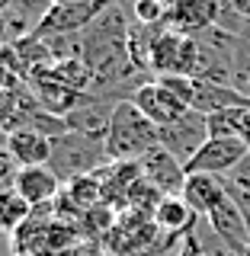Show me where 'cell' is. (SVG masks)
<instances>
[{
  "mask_svg": "<svg viewBox=\"0 0 250 256\" xmlns=\"http://www.w3.org/2000/svg\"><path fill=\"white\" fill-rule=\"evenodd\" d=\"M224 182H228V192L237 198L240 205L250 212V150L244 154V160L231 170L228 176H224Z\"/></svg>",
  "mask_w": 250,
  "mask_h": 256,
  "instance_id": "20",
  "label": "cell"
},
{
  "mask_svg": "<svg viewBox=\"0 0 250 256\" xmlns=\"http://www.w3.org/2000/svg\"><path fill=\"white\" fill-rule=\"evenodd\" d=\"M221 20V0H176L167 10V29L183 36H205Z\"/></svg>",
  "mask_w": 250,
  "mask_h": 256,
  "instance_id": "8",
  "label": "cell"
},
{
  "mask_svg": "<svg viewBox=\"0 0 250 256\" xmlns=\"http://www.w3.org/2000/svg\"><path fill=\"white\" fill-rule=\"evenodd\" d=\"M151 214H154V224L160 228V234L173 237V240H186V234L199 221V214L186 205L183 196H164Z\"/></svg>",
  "mask_w": 250,
  "mask_h": 256,
  "instance_id": "15",
  "label": "cell"
},
{
  "mask_svg": "<svg viewBox=\"0 0 250 256\" xmlns=\"http://www.w3.org/2000/svg\"><path fill=\"white\" fill-rule=\"evenodd\" d=\"M13 189L20 192L23 198L32 208H42V205H55L61 196V176L52 170V166H20L13 180Z\"/></svg>",
  "mask_w": 250,
  "mask_h": 256,
  "instance_id": "13",
  "label": "cell"
},
{
  "mask_svg": "<svg viewBox=\"0 0 250 256\" xmlns=\"http://www.w3.org/2000/svg\"><path fill=\"white\" fill-rule=\"evenodd\" d=\"M138 170H141V180L151 182L160 196H180V192H183L186 166H183L167 148H160V144L138 160Z\"/></svg>",
  "mask_w": 250,
  "mask_h": 256,
  "instance_id": "10",
  "label": "cell"
},
{
  "mask_svg": "<svg viewBox=\"0 0 250 256\" xmlns=\"http://www.w3.org/2000/svg\"><path fill=\"white\" fill-rule=\"evenodd\" d=\"M29 214H32V205H29L13 186L0 189V234L13 237L16 230H20L23 224L29 221Z\"/></svg>",
  "mask_w": 250,
  "mask_h": 256,
  "instance_id": "16",
  "label": "cell"
},
{
  "mask_svg": "<svg viewBox=\"0 0 250 256\" xmlns=\"http://www.w3.org/2000/svg\"><path fill=\"white\" fill-rule=\"evenodd\" d=\"M77 48V58H84V64L93 70V86L119 84L128 70H138L132 61V48H128V26L116 4L87 32H80Z\"/></svg>",
  "mask_w": 250,
  "mask_h": 256,
  "instance_id": "1",
  "label": "cell"
},
{
  "mask_svg": "<svg viewBox=\"0 0 250 256\" xmlns=\"http://www.w3.org/2000/svg\"><path fill=\"white\" fill-rule=\"evenodd\" d=\"M16 173H20V166H16V160L10 157V150H7V141H4V132H0V189L13 186Z\"/></svg>",
  "mask_w": 250,
  "mask_h": 256,
  "instance_id": "22",
  "label": "cell"
},
{
  "mask_svg": "<svg viewBox=\"0 0 250 256\" xmlns=\"http://www.w3.org/2000/svg\"><path fill=\"white\" fill-rule=\"evenodd\" d=\"M160 256H180V246H173V250H167V253H160Z\"/></svg>",
  "mask_w": 250,
  "mask_h": 256,
  "instance_id": "28",
  "label": "cell"
},
{
  "mask_svg": "<svg viewBox=\"0 0 250 256\" xmlns=\"http://www.w3.org/2000/svg\"><path fill=\"white\" fill-rule=\"evenodd\" d=\"M13 10V0H0V13H10Z\"/></svg>",
  "mask_w": 250,
  "mask_h": 256,
  "instance_id": "26",
  "label": "cell"
},
{
  "mask_svg": "<svg viewBox=\"0 0 250 256\" xmlns=\"http://www.w3.org/2000/svg\"><path fill=\"white\" fill-rule=\"evenodd\" d=\"M247 144L240 138H208L199 154L186 164V176L189 173H212V176H228L234 166L244 160Z\"/></svg>",
  "mask_w": 250,
  "mask_h": 256,
  "instance_id": "9",
  "label": "cell"
},
{
  "mask_svg": "<svg viewBox=\"0 0 250 256\" xmlns=\"http://www.w3.org/2000/svg\"><path fill=\"white\" fill-rule=\"evenodd\" d=\"M205 221H208V228L221 240H228L234 250H247L250 246V212L231 196V192L205 214Z\"/></svg>",
  "mask_w": 250,
  "mask_h": 256,
  "instance_id": "11",
  "label": "cell"
},
{
  "mask_svg": "<svg viewBox=\"0 0 250 256\" xmlns=\"http://www.w3.org/2000/svg\"><path fill=\"white\" fill-rule=\"evenodd\" d=\"M250 106H228L208 116V138H240V125H244Z\"/></svg>",
  "mask_w": 250,
  "mask_h": 256,
  "instance_id": "19",
  "label": "cell"
},
{
  "mask_svg": "<svg viewBox=\"0 0 250 256\" xmlns=\"http://www.w3.org/2000/svg\"><path fill=\"white\" fill-rule=\"evenodd\" d=\"M52 6H64V4H80V0H48Z\"/></svg>",
  "mask_w": 250,
  "mask_h": 256,
  "instance_id": "27",
  "label": "cell"
},
{
  "mask_svg": "<svg viewBox=\"0 0 250 256\" xmlns=\"http://www.w3.org/2000/svg\"><path fill=\"white\" fill-rule=\"evenodd\" d=\"M106 141L93 138L84 132H68L61 138H55V154H52V170L61 176V182H71L74 176L96 173L100 166H106Z\"/></svg>",
  "mask_w": 250,
  "mask_h": 256,
  "instance_id": "4",
  "label": "cell"
},
{
  "mask_svg": "<svg viewBox=\"0 0 250 256\" xmlns=\"http://www.w3.org/2000/svg\"><path fill=\"white\" fill-rule=\"evenodd\" d=\"M0 256H16V250H13V237L0 234Z\"/></svg>",
  "mask_w": 250,
  "mask_h": 256,
  "instance_id": "24",
  "label": "cell"
},
{
  "mask_svg": "<svg viewBox=\"0 0 250 256\" xmlns=\"http://www.w3.org/2000/svg\"><path fill=\"white\" fill-rule=\"evenodd\" d=\"M16 256H23V253H16Z\"/></svg>",
  "mask_w": 250,
  "mask_h": 256,
  "instance_id": "31",
  "label": "cell"
},
{
  "mask_svg": "<svg viewBox=\"0 0 250 256\" xmlns=\"http://www.w3.org/2000/svg\"><path fill=\"white\" fill-rule=\"evenodd\" d=\"M0 86H10V90L26 86V64L16 42H0Z\"/></svg>",
  "mask_w": 250,
  "mask_h": 256,
  "instance_id": "18",
  "label": "cell"
},
{
  "mask_svg": "<svg viewBox=\"0 0 250 256\" xmlns=\"http://www.w3.org/2000/svg\"><path fill=\"white\" fill-rule=\"evenodd\" d=\"M224 6H228L231 13H237L240 20H247L250 22V0H221Z\"/></svg>",
  "mask_w": 250,
  "mask_h": 256,
  "instance_id": "23",
  "label": "cell"
},
{
  "mask_svg": "<svg viewBox=\"0 0 250 256\" xmlns=\"http://www.w3.org/2000/svg\"><path fill=\"white\" fill-rule=\"evenodd\" d=\"M164 4H167V6H170V4H176V0H164Z\"/></svg>",
  "mask_w": 250,
  "mask_h": 256,
  "instance_id": "30",
  "label": "cell"
},
{
  "mask_svg": "<svg viewBox=\"0 0 250 256\" xmlns=\"http://www.w3.org/2000/svg\"><path fill=\"white\" fill-rule=\"evenodd\" d=\"M112 6V0H80V4H64V6H48L42 22L36 26V38H64V36H80L100 20Z\"/></svg>",
  "mask_w": 250,
  "mask_h": 256,
  "instance_id": "5",
  "label": "cell"
},
{
  "mask_svg": "<svg viewBox=\"0 0 250 256\" xmlns=\"http://www.w3.org/2000/svg\"><path fill=\"white\" fill-rule=\"evenodd\" d=\"M240 141L250 148V109H247V116H244V125H240Z\"/></svg>",
  "mask_w": 250,
  "mask_h": 256,
  "instance_id": "25",
  "label": "cell"
},
{
  "mask_svg": "<svg viewBox=\"0 0 250 256\" xmlns=\"http://www.w3.org/2000/svg\"><path fill=\"white\" fill-rule=\"evenodd\" d=\"M160 144V128L151 122L132 100H116L109 128H106V157L109 164L119 160H141L148 150Z\"/></svg>",
  "mask_w": 250,
  "mask_h": 256,
  "instance_id": "2",
  "label": "cell"
},
{
  "mask_svg": "<svg viewBox=\"0 0 250 256\" xmlns=\"http://www.w3.org/2000/svg\"><path fill=\"white\" fill-rule=\"evenodd\" d=\"M167 10L170 6L164 0H132L135 22H141V26H167Z\"/></svg>",
  "mask_w": 250,
  "mask_h": 256,
  "instance_id": "21",
  "label": "cell"
},
{
  "mask_svg": "<svg viewBox=\"0 0 250 256\" xmlns=\"http://www.w3.org/2000/svg\"><path fill=\"white\" fill-rule=\"evenodd\" d=\"M26 109H29V86H20V90L0 86V132L20 128Z\"/></svg>",
  "mask_w": 250,
  "mask_h": 256,
  "instance_id": "17",
  "label": "cell"
},
{
  "mask_svg": "<svg viewBox=\"0 0 250 256\" xmlns=\"http://www.w3.org/2000/svg\"><path fill=\"white\" fill-rule=\"evenodd\" d=\"M7 150L16 160V166H48L55 154V138L36 132V128H13V132H4Z\"/></svg>",
  "mask_w": 250,
  "mask_h": 256,
  "instance_id": "12",
  "label": "cell"
},
{
  "mask_svg": "<svg viewBox=\"0 0 250 256\" xmlns=\"http://www.w3.org/2000/svg\"><path fill=\"white\" fill-rule=\"evenodd\" d=\"M240 256H250V246H247V250H240Z\"/></svg>",
  "mask_w": 250,
  "mask_h": 256,
  "instance_id": "29",
  "label": "cell"
},
{
  "mask_svg": "<svg viewBox=\"0 0 250 256\" xmlns=\"http://www.w3.org/2000/svg\"><path fill=\"white\" fill-rule=\"evenodd\" d=\"M208 141V116L199 109H189L183 118H176L173 125L160 128V148H167L180 160L183 166L199 154V148Z\"/></svg>",
  "mask_w": 250,
  "mask_h": 256,
  "instance_id": "6",
  "label": "cell"
},
{
  "mask_svg": "<svg viewBox=\"0 0 250 256\" xmlns=\"http://www.w3.org/2000/svg\"><path fill=\"white\" fill-rule=\"evenodd\" d=\"M128 100L135 102V106H138L144 116L151 118V122H154L157 128H164V125H173L176 118H183L189 112V106L183 100H176V96L167 90L164 84H160V80L154 77V80H144L141 86H135L132 90V96H128Z\"/></svg>",
  "mask_w": 250,
  "mask_h": 256,
  "instance_id": "7",
  "label": "cell"
},
{
  "mask_svg": "<svg viewBox=\"0 0 250 256\" xmlns=\"http://www.w3.org/2000/svg\"><path fill=\"white\" fill-rule=\"evenodd\" d=\"M180 196L186 198V205L199 214V218H205V214L212 212V208L218 205L224 196H228V182H224V176L189 173L186 182H183V192H180Z\"/></svg>",
  "mask_w": 250,
  "mask_h": 256,
  "instance_id": "14",
  "label": "cell"
},
{
  "mask_svg": "<svg viewBox=\"0 0 250 256\" xmlns=\"http://www.w3.org/2000/svg\"><path fill=\"white\" fill-rule=\"evenodd\" d=\"M199 58H202L199 38L173 32L167 26L154 29L148 45V70H154L157 77H196Z\"/></svg>",
  "mask_w": 250,
  "mask_h": 256,
  "instance_id": "3",
  "label": "cell"
}]
</instances>
